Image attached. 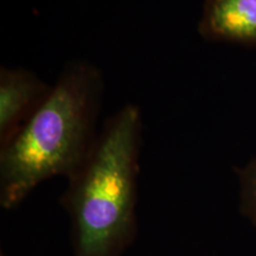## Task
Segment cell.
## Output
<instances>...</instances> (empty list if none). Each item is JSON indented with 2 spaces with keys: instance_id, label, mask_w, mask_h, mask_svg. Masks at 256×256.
<instances>
[{
  "instance_id": "cell-1",
  "label": "cell",
  "mask_w": 256,
  "mask_h": 256,
  "mask_svg": "<svg viewBox=\"0 0 256 256\" xmlns=\"http://www.w3.org/2000/svg\"><path fill=\"white\" fill-rule=\"evenodd\" d=\"M104 94L98 66L74 60L64 66L31 118L0 146V206L19 204L48 179H70L94 148Z\"/></svg>"
},
{
  "instance_id": "cell-2",
  "label": "cell",
  "mask_w": 256,
  "mask_h": 256,
  "mask_svg": "<svg viewBox=\"0 0 256 256\" xmlns=\"http://www.w3.org/2000/svg\"><path fill=\"white\" fill-rule=\"evenodd\" d=\"M142 110L127 104L106 121L94 148L68 179L60 206L72 256H124L138 236Z\"/></svg>"
},
{
  "instance_id": "cell-3",
  "label": "cell",
  "mask_w": 256,
  "mask_h": 256,
  "mask_svg": "<svg viewBox=\"0 0 256 256\" xmlns=\"http://www.w3.org/2000/svg\"><path fill=\"white\" fill-rule=\"evenodd\" d=\"M51 87L24 68L0 69V146L18 132L49 95Z\"/></svg>"
},
{
  "instance_id": "cell-4",
  "label": "cell",
  "mask_w": 256,
  "mask_h": 256,
  "mask_svg": "<svg viewBox=\"0 0 256 256\" xmlns=\"http://www.w3.org/2000/svg\"><path fill=\"white\" fill-rule=\"evenodd\" d=\"M198 32L208 40L256 48V0H206Z\"/></svg>"
},
{
  "instance_id": "cell-5",
  "label": "cell",
  "mask_w": 256,
  "mask_h": 256,
  "mask_svg": "<svg viewBox=\"0 0 256 256\" xmlns=\"http://www.w3.org/2000/svg\"><path fill=\"white\" fill-rule=\"evenodd\" d=\"M240 179V210L246 218L256 226V156L244 168L236 170Z\"/></svg>"
},
{
  "instance_id": "cell-6",
  "label": "cell",
  "mask_w": 256,
  "mask_h": 256,
  "mask_svg": "<svg viewBox=\"0 0 256 256\" xmlns=\"http://www.w3.org/2000/svg\"><path fill=\"white\" fill-rule=\"evenodd\" d=\"M0 256H5V254H4V252H2V254H0Z\"/></svg>"
}]
</instances>
